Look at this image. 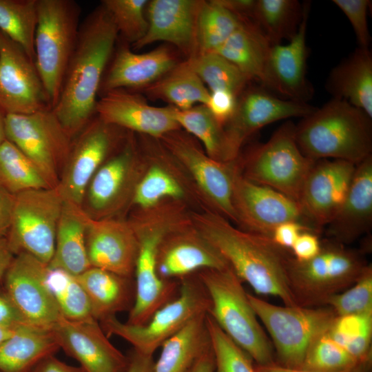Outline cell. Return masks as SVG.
Returning a JSON list of instances; mask_svg holds the SVG:
<instances>
[{"label":"cell","instance_id":"6da1fadb","mask_svg":"<svg viewBox=\"0 0 372 372\" xmlns=\"http://www.w3.org/2000/svg\"><path fill=\"white\" fill-rule=\"evenodd\" d=\"M118 39L101 3L81 23L59 99L52 110L73 140L96 115L100 86Z\"/></svg>","mask_w":372,"mask_h":372},{"label":"cell","instance_id":"7a4b0ae2","mask_svg":"<svg viewBox=\"0 0 372 372\" xmlns=\"http://www.w3.org/2000/svg\"><path fill=\"white\" fill-rule=\"evenodd\" d=\"M190 218L194 228L256 293L277 297L286 306H298L287 277L292 256L289 250L278 246L269 237L238 228L208 209L192 211Z\"/></svg>","mask_w":372,"mask_h":372},{"label":"cell","instance_id":"3957f363","mask_svg":"<svg viewBox=\"0 0 372 372\" xmlns=\"http://www.w3.org/2000/svg\"><path fill=\"white\" fill-rule=\"evenodd\" d=\"M190 213L187 211L185 203L168 200L149 209H138L130 220L138 249L134 273L135 298L127 323L144 324L157 309L177 296L179 281L160 278L157 255L167 235L192 223Z\"/></svg>","mask_w":372,"mask_h":372},{"label":"cell","instance_id":"277c9868","mask_svg":"<svg viewBox=\"0 0 372 372\" xmlns=\"http://www.w3.org/2000/svg\"><path fill=\"white\" fill-rule=\"evenodd\" d=\"M296 143L313 161L338 159L355 165L372 155V118L348 102L332 98L296 125Z\"/></svg>","mask_w":372,"mask_h":372},{"label":"cell","instance_id":"5b68a950","mask_svg":"<svg viewBox=\"0 0 372 372\" xmlns=\"http://www.w3.org/2000/svg\"><path fill=\"white\" fill-rule=\"evenodd\" d=\"M211 301L209 315L258 365L276 363L270 338L260 325L242 281L229 266L196 273Z\"/></svg>","mask_w":372,"mask_h":372},{"label":"cell","instance_id":"8992f818","mask_svg":"<svg viewBox=\"0 0 372 372\" xmlns=\"http://www.w3.org/2000/svg\"><path fill=\"white\" fill-rule=\"evenodd\" d=\"M368 264L363 251L327 239L322 241L320 251L313 258L298 261L290 258L289 288L298 306H326L331 297L352 286Z\"/></svg>","mask_w":372,"mask_h":372},{"label":"cell","instance_id":"52a82bcc","mask_svg":"<svg viewBox=\"0 0 372 372\" xmlns=\"http://www.w3.org/2000/svg\"><path fill=\"white\" fill-rule=\"evenodd\" d=\"M179 285L177 296L157 309L144 324L123 322L114 316L100 322L103 330L108 337L114 335L124 339L136 351L153 356L158 347L193 319L210 311L209 297L196 273L179 279Z\"/></svg>","mask_w":372,"mask_h":372},{"label":"cell","instance_id":"ba28073f","mask_svg":"<svg viewBox=\"0 0 372 372\" xmlns=\"http://www.w3.org/2000/svg\"><path fill=\"white\" fill-rule=\"evenodd\" d=\"M34 63L51 107L77 41L81 8L74 0H38Z\"/></svg>","mask_w":372,"mask_h":372},{"label":"cell","instance_id":"9c48e42d","mask_svg":"<svg viewBox=\"0 0 372 372\" xmlns=\"http://www.w3.org/2000/svg\"><path fill=\"white\" fill-rule=\"evenodd\" d=\"M159 140L189 180L205 209L236 223L233 190L240 168L238 157L229 162L214 160L194 137L182 129L169 132Z\"/></svg>","mask_w":372,"mask_h":372},{"label":"cell","instance_id":"30bf717a","mask_svg":"<svg viewBox=\"0 0 372 372\" xmlns=\"http://www.w3.org/2000/svg\"><path fill=\"white\" fill-rule=\"evenodd\" d=\"M295 130L296 125L289 120L266 143L238 158L240 172L245 178L272 188L298 203L304 181L316 161L301 152Z\"/></svg>","mask_w":372,"mask_h":372},{"label":"cell","instance_id":"8fae6325","mask_svg":"<svg viewBox=\"0 0 372 372\" xmlns=\"http://www.w3.org/2000/svg\"><path fill=\"white\" fill-rule=\"evenodd\" d=\"M247 297L269 334L276 364L286 368H300L311 344L329 329L336 317L328 306H279L249 293Z\"/></svg>","mask_w":372,"mask_h":372},{"label":"cell","instance_id":"7c38bea8","mask_svg":"<svg viewBox=\"0 0 372 372\" xmlns=\"http://www.w3.org/2000/svg\"><path fill=\"white\" fill-rule=\"evenodd\" d=\"M63 205L56 189H30L14 195L11 225L6 237L14 256L28 253L48 265Z\"/></svg>","mask_w":372,"mask_h":372},{"label":"cell","instance_id":"4fadbf2b","mask_svg":"<svg viewBox=\"0 0 372 372\" xmlns=\"http://www.w3.org/2000/svg\"><path fill=\"white\" fill-rule=\"evenodd\" d=\"M5 136L35 165L50 187L56 189L72 139L52 109L30 114H6Z\"/></svg>","mask_w":372,"mask_h":372},{"label":"cell","instance_id":"5bb4252c","mask_svg":"<svg viewBox=\"0 0 372 372\" xmlns=\"http://www.w3.org/2000/svg\"><path fill=\"white\" fill-rule=\"evenodd\" d=\"M146 167L145 158L131 132L91 179L82 208L92 219L113 218L132 200L135 187Z\"/></svg>","mask_w":372,"mask_h":372},{"label":"cell","instance_id":"9a60e30c","mask_svg":"<svg viewBox=\"0 0 372 372\" xmlns=\"http://www.w3.org/2000/svg\"><path fill=\"white\" fill-rule=\"evenodd\" d=\"M96 115L72 140L56 188L63 200L83 206L87 187L99 167L118 150L128 134Z\"/></svg>","mask_w":372,"mask_h":372},{"label":"cell","instance_id":"2e32d148","mask_svg":"<svg viewBox=\"0 0 372 372\" xmlns=\"http://www.w3.org/2000/svg\"><path fill=\"white\" fill-rule=\"evenodd\" d=\"M233 205L239 228L251 233L271 238L278 225L297 221L319 234L298 203L272 188L248 180L240 168L234 180Z\"/></svg>","mask_w":372,"mask_h":372},{"label":"cell","instance_id":"e0dca14e","mask_svg":"<svg viewBox=\"0 0 372 372\" xmlns=\"http://www.w3.org/2000/svg\"><path fill=\"white\" fill-rule=\"evenodd\" d=\"M0 107L5 114L52 109L34 61L1 31Z\"/></svg>","mask_w":372,"mask_h":372},{"label":"cell","instance_id":"ac0fdd59","mask_svg":"<svg viewBox=\"0 0 372 372\" xmlns=\"http://www.w3.org/2000/svg\"><path fill=\"white\" fill-rule=\"evenodd\" d=\"M48 265L33 256L15 255L4 276V292L27 323L51 327L61 318L45 282Z\"/></svg>","mask_w":372,"mask_h":372},{"label":"cell","instance_id":"d6986e66","mask_svg":"<svg viewBox=\"0 0 372 372\" xmlns=\"http://www.w3.org/2000/svg\"><path fill=\"white\" fill-rule=\"evenodd\" d=\"M316 107L275 96L262 86H249L238 97L234 112L224 125L234 158L240 154L245 141L256 132L273 122L304 118Z\"/></svg>","mask_w":372,"mask_h":372},{"label":"cell","instance_id":"ffe728a7","mask_svg":"<svg viewBox=\"0 0 372 372\" xmlns=\"http://www.w3.org/2000/svg\"><path fill=\"white\" fill-rule=\"evenodd\" d=\"M142 136L138 147L146 162L145 169L135 187L132 203L147 209L172 200L184 203L188 199L203 205L185 175L172 168L174 160L159 139Z\"/></svg>","mask_w":372,"mask_h":372},{"label":"cell","instance_id":"44dd1931","mask_svg":"<svg viewBox=\"0 0 372 372\" xmlns=\"http://www.w3.org/2000/svg\"><path fill=\"white\" fill-rule=\"evenodd\" d=\"M356 165L338 159L316 161L304 181L299 205L311 225L320 232L341 207Z\"/></svg>","mask_w":372,"mask_h":372},{"label":"cell","instance_id":"7402d4cb","mask_svg":"<svg viewBox=\"0 0 372 372\" xmlns=\"http://www.w3.org/2000/svg\"><path fill=\"white\" fill-rule=\"evenodd\" d=\"M177 108L149 105L137 92L114 90L99 96L96 115L104 122L130 132L160 139L180 129L176 119Z\"/></svg>","mask_w":372,"mask_h":372},{"label":"cell","instance_id":"603a6c76","mask_svg":"<svg viewBox=\"0 0 372 372\" xmlns=\"http://www.w3.org/2000/svg\"><path fill=\"white\" fill-rule=\"evenodd\" d=\"M60 348L76 359L85 372H125L129 356L108 340L95 319L71 320L61 317L50 329Z\"/></svg>","mask_w":372,"mask_h":372},{"label":"cell","instance_id":"cb8c5ba5","mask_svg":"<svg viewBox=\"0 0 372 372\" xmlns=\"http://www.w3.org/2000/svg\"><path fill=\"white\" fill-rule=\"evenodd\" d=\"M310 4L304 3L303 17L295 36L285 45H271L262 86L284 99L305 103L313 93L306 76V34Z\"/></svg>","mask_w":372,"mask_h":372},{"label":"cell","instance_id":"d4e9b609","mask_svg":"<svg viewBox=\"0 0 372 372\" xmlns=\"http://www.w3.org/2000/svg\"><path fill=\"white\" fill-rule=\"evenodd\" d=\"M203 1L152 0L146 7L145 36L131 45L138 50L157 41L176 47L189 59L197 54V17Z\"/></svg>","mask_w":372,"mask_h":372},{"label":"cell","instance_id":"484cf974","mask_svg":"<svg viewBox=\"0 0 372 372\" xmlns=\"http://www.w3.org/2000/svg\"><path fill=\"white\" fill-rule=\"evenodd\" d=\"M85 242L91 267L127 278L134 275L138 242L130 221L89 217Z\"/></svg>","mask_w":372,"mask_h":372},{"label":"cell","instance_id":"4316f807","mask_svg":"<svg viewBox=\"0 0 372 372\" xmlns=\"http://www.w3.org/2000/svg\"><path fill=\"white\" fill-rule=\"evenodd\" d=\"M156 266L161 278L179 280L203 269H224L229 265L191 223L163 240Z\"/></svg>","mask_w":372,"mask_h":372},{"label":"cell","instance_id":"83f0119b","mask_svg":"<svg viewBox=\"0 0 372 372\" xmlns=\"http://www.w3.org/2000/svg\"><path fill=\"white\" fill-rule=\"evenodd\" d=\"M112 58L102 79L99 96L118 89L140 91L180 62L173 50L166 45L138 53L124 41L117 48Z\"/></svg>","mask_w":372,"mask_h":372},{"label":"cell","instance_id":"f1b7e54d","mask_svg":"<svg viewBox=\"0 0 372 372\" xmlns=\"http://www.w3.org/2000/svg\"><path fill=\"white\" fill-rule=\"evenodd\" d=\"M328 239L347 245L372 227V155L356 165L346 198L326 226Z\"/></svg>","mask_w":372,"mask_h":372},{"label":"cell","instance_id":"f546056e","mask_svg":"<svg viewBox=\"0 0 372 372\" xmlns=\"http://www.w3.org/2000/svg\"><path fill=\"white\" fill-rule=\"evenodd\" d=\"M325 87L332 98L344 100L372 118V55L358 47L331 71Z\"/></svg>","mask_w":372,"mask_h":372},{"label":"cell","instance_id":"4dcf8cb0","mask_svg":"<svg viewBox=\"0 0 372 372\" xmlns=\"http://www.w3.org/2000/svg\"><path fill=\"white\" fill-rule=\"evenodd\" d=\"M76 278L88 298L92 317L98 322L133 306L135 282L132 278L94 267Z\"/></svg>","mask_w":372,"mask_h":372},{"label":"cell","instance_id":"1f68e13d","mask_svg":"<svg viewBox=\"0 0 372 372\" xmlns=\"http://www.w3.org/2000/svg\"><path fill=\"white\" fill-rule=\"evenodd\" d=\"M88 218L81 207L63 200L49 267L61 269L76 276L91 267L85 242Z\"/></svg>","mask_w":372,"mask_h":372},{"label":"cell","instance_id":"d6a6232c","mask_svg":"<svg viewBox=\"0 0 372 372\" xmlns=\"http://www.w3.org/2000/svg\"><path fill=\"white\" fill-rule=\"evenodd\" d=\"M59 349L50 329L21 325L0 344V372H28Z\"/></svg>","mask_w":372,"mask_h":372},{"label":"cell","instance_id":"836d02e7","mask_svg":"<svg viewBox=\"0 0 372 372\" xmlns=\"http://www.w3.org/2000/svg\"><path fill=\"white\" fill-rule=\"evenodd\" d=\"M271 47L252 21L242 19L236 30L213 52L235 65L250 81L262 86Z\"/></svg>","mask_w":372,"mask_h":372},{"label":"cell","instance_id":"e575fe53","mask_svg":"<svg viewBox=\"0 0 372 372\" xmlns=\"http://www.w3.org/2000/svg\"><path fill=\"white\" fill-rule=\"evenodd\" d=\"M207 313L189 322L161 347L154 372H190L202 355L211 347L206 322Z\"/></svg>","mask_w":372,"mask_h":372},{"label":"cell","instance_id":"d590c367","mask_svg":"<svg viewBox=\"0 0 372 372\" xmlns=\"http://www.w3.org/2000/svg\"><path fill=\"white\" fill-rule=\"evenodd\" d=\"M140 91L151 99L166 101L180 110L189 109L197 104L206 105L210 96L209 90L187 59Z\"/></svg>","mask_w":372,"mask_h":372},{"label":"cell","instance_id":"8d00e7d4","mask_svg":"<svg viewBox=\"0 0 372 372\" xmlns=\"http://www.w3.org/2000/svg\"><path fill=\"white\" fill-rule=\"evenodd\" d=\"M176 119L180 129L201 143L209 157L220 162L235 160L224 126L206 105H196L185 110L177 109Z\"/></svg>","mask_w":372,"mask_h":372},{"label":"cell","instance_id":"74e56055","mask_svg":"<svg viewBox=\"0 0 372 372\" xmlns=\"http://www.w3.org/2000/svg\"><path fill=\"white\" fill-rule=\"evenodd\" d=\"M303 13L297 0H256L253 22L271 45H278L295 36Z\"/></svg>","mask_w":372,"mask_h":372},{"label":"cell","instance_id":"f35d334b","mask_svg":"<svg viewBox=\"0 0 372 372\" xmlns=\"http://www.w3.org/2000/svg\"><path fill=\"white\" fill-rule=\"evenodd\" d=\"M0 184L13 195L51 188L35 165L6 138L0 143Z\"/></svg>","mask_w":372,"mask_h":372},{"label":"cell","instance_id":"ab89813d","mask_svg":"<svg viewBox=\"0 0 372 372\" xmlns=\"http://www.w3.org/2000/svg\"><path fill=\"white\" fill-rule=\"evenodd\" d=\"M38 0H0V31L34 61Z\"/></svg>","mask_w":372,"mask_h":372},{"label":"cell","instance_id":"60d3db41","mask_svg":"<svg viewBox=\"0 0 372 372\" xmlns=\"http://www.w3.org/2000/svg\"><path fill=\"white\" fill-rule=\"evenodd\" d=\"M242 19L228 10L218 0L203 1L196 25L197 54L213 52L239 26Z\"/></svg>","mask_w":372,"mask_h":372},{"label":"cell","instance_id":"b9f144b4","mask_svg":"<svg viewBox=\"0 0 372 372\" xmlns=\"http://www.w3.org/2000/svg\"><path fill=\"white\" fill-rule=\"evenodd\" d=\"M187 59L210 92L224 90L238 98L251 82L235 65L216 52L196 54Z\"/></svg>","mask_w":372,"mask_h":372},{"label":"cell","instance_id":"7bdbcfd3","mask_svg":"<svg viewBox=\"0 0 372 372\" xmlns=\"http://www.w3.org/2000/svg\"><path fill=\"white\" fill-rule=\"evenodd\" d=\"M330 337L363 364H371L372 312L336 316Z\"/></svg>","mask_w":372,"mask_h":372},{"label":"cell","instance_id":"ee69618b","mask_svg":"<svg viewBox=\"0 0 372 372\" xmlns=\"http://www.w3.org/2000/svg\"><path fill=\"white\" fill-rule=\"evenodd\" d=\"M45 282L64 318L71 320L94 319L88 298L76 276L48 266Z\"/></svg>","mask_w":372,"mask_h":372},{"label":"cell","instance_id":"f6af8a7d","mask_svg":"<svg viewBox=\"0 0 372 372\" xmlns=\"http://www.w3.org/2000/svg\"><path fill=\"white\" fill-rule=\"evenodd\" d=\"M327 331L311 344L300 369L318 372H342L362 365H371L360 362L336 343Z\"/></svg>","mask_w":372,"mask_h":372},{"label":"cell","instance_id":"bcb514c9","mask_svg":"<svg viewBox=\"0 0 372 372\" xmlns=\"http://www.w3.org/2000/svg\"><path fill=\"white\" fill-rule=\"evenodd\" d=\"M147 0H103L101 4L111 16L118 36L130 46L145 34L148 22Z\"/></svg>","mask_w":372,"mask_h":372},{"label":"cell","instance_id":"7dc6e473","mask_svg":"<svg viewBox=\"0 0 372 372\" xmlns=\"http://www.w3.org/2000/svg\"><path fill=\"white\" fill-rule=\"evenodd\" d=\"M206 322L215 360V372H256L251 357L207 313Z\"/></svg>","mask_w":372,"mask_h":372},{"label":"cell","instance_id":"c3c4849f","mask_svg":"<svg viewBox=\"0 0 372 372\" xmlns=\"http://www.w3.org/2000/svg\"><path fill=\"white\" fill-rule=\"evenodd\" d=\"M326 306L336 316L372 312V265L368 264L356 282L345 291L331 297Z\"/></svg>","mask_w":372,"mask_h":372},{"label":"cell","instance_id":"681fc988","mask_svg":"<svg viewBox=\"0 0 372 372\" xmlns=\"http://www.w3.org/2000/svg\"><path fill=\"white\" fill-rule=\"evenodd\" d=\"M332 2L344 13L355 32L360 48H369L371 35L367 22L369 0H333Z\"/></svg>","mask_w":372,"mask_h":372},{"label":"cell","instance_id":"f907efd6","mask_svg":"<svg viewBox=\"0 0 372 372\" xmlns=\"http://www.w3.org/2000/svg\"><path fill=\"white\" fill-rule=\"evenodd\" d=\"M237 99L229 92L216 90L210 92L206 106L215 118L224 126L234 112Z\"/></svg>","mask_w":372,"mask_h":372},{"label":"cell","instance_id":"816d5d0a","mask_svg":"<svg viewBox=\"0 0 372 372\" xmlns=\"http://www.w3.org/2000/svg\"><path fill=\"white\" fill-rule=\"evenodd\" d=\"M321 246L322 241L317 234L305 231L298 236L290 251L297 260L307 261L320 253Z\"/></svg>","mask_w":372,"mask_h":372},{"label":"cell","instance_id":"f5cc1de1","mask_svg":"<svg viewBox=\"0 0 372 372\" xmlns=\"http://www.w3.org/2000/svg\"><path fill=\"white\" fill-rule=\"evenodd\" d=\"M305 231L313 232L301 223L288 221L278 225L274 229L271 238L278 246L290 251L298 236Z\"/></svg>","mask_w":372,"mask_h":372},{"label":"cell","instance_id":"db71d44e","mask_svg":"<svg viewBox=\"0 0 372 372\" xmlns=\"http://www.w3.org/2000/svg\"><path fill=\"white\" fill-rule=\"evenodd\" d=\"M28 323L5 292L0 293V325L16 329Z\"/></svg>","mask_w":372,"mask_h":372},{"label":"cell","instance_id":"11a10c76","mask_svg":"<svg viewBox=\"0 0 372 372\" xmlns=\"http://www.w3.org/2000/svg\"><path fill=\"white\" fill-rule=\"evenodd\" d=\"M14 195L0 184V238L6 237L12 222Z\"/></svg>","mask_w":372,"mask_h":372},{"label":"cell","instance_id":"9f6ffc18","mask_svg":"<svg viewBox=\"0 0 372 372\" xmlns=\"http://www.w3.org/2000/svg\"><path fill=\"white\" fill-rule=\"evenodd\" d=\"M28 372H85L82 367L68 365L54 355L45 357Z\"/></svg>","mask_w":372,"mask_h":372},{"label":"cell","instance_id":"6f0895ef","mask_svg":"<svg viewBox=\"0 0 372 372\" xmlns=\"http://www.w3.org/2000/svg\"><path fill=\"white\" fill-rule=\"evenodd\" d=\"M218 1L239 18L253 21L256 0H218Z\"/></svg>","mask_w":372,"mask_h":372},{"label":"cell","instance_id":"680465c9","mask_svg":"<svg viewBox=\"0 0 372 372\" xmlns=\"http://www.w3.org/2000/svg\"><path fill=\"white\" fill-rule=\"evenodd\" d=\"M129 360L125 372H154L155 361L153 356L141 354L133 349Z\"/></svg>","mask_w":372,"mask_h":372},{"label":"cell","instance_id":"91938a15","mask_svg":"<svg viewBox=\"0 0 372 372\" xmlns=\"http://www.w3.org/2000/svg\"><path fill=\"white\" fill-rule=\"evenodd\" d=\"M370 365H362L354 369L342 372H369ZM256 372H318L301 369H289L282 366L276 363L268 365L254 364Z\"/></svg>","mask_w":372,"mask_h":372},{"label":"cell","instance_id":"94428289","mask_svg":"<svg viewBox=\"0 0 372 372\" xmlns=\"http://www.w3.org/2000/svg\"><path fill=\"white\" fill-rule=\"evenodd\" d=\"M190 372H215V360L211 345L199 358Z\"/></svg>","mask_w":372,"mask_h":372},{"label":"cell","instance_id":"6125c7cd","mask_svg":"<svg viewBox=\"0 0 372 372\" xmlns=\"http://www.w3.org/2000/svg\"><path fill=\"white\" fill-rule=\"evenodd\" d=\"M14 256L6 238H0V279L3 277Z\"/></svg>","mask_w":372,"mask_h":372},{"label":"cell","instance_id":"be15d7a7","mask_svg":"<svg viewBox=\"0 0 372 372\" xmlns=\"http://www.w3.org/2000/svg\"><path fill=\"white\" fill-rule=\"evenodd\" d=\"M17 328L14 329L0 325V344L9 338Z\"/></svg>","mask_w":372,"mask_h":372},{"label":"cell","instance_id":"e7e4bbea","mask_svg":"<svg viewBox=\"0 0 372 372\" xmlns=\"http://www.w3.org/2000/svg\"><path fill=\"white\" fill-rule=\"evenodd\" d=\"M5 116L0 107V143L6 138L5 136Z\"/></svg>","mask_w":372,"mask_h":372}]
</instances>
